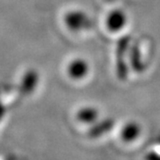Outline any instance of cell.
I'll return each mask as SVG.
<instances>
[{
  "instance_id": "1",
  "label": "cell",
  "mask_w": 160,
  "mask_h": 160,
  "mask_svg": "<svg viewBox=\"0 0 160 160\" xmlns=\"http://www.w3.org/2000/svg\"><path fill=\"white\" fill-rule=\"evenodd\" d=\"M127 15L120 9L113 10L107 15L105 24L108 30L111 32H116L122 30L127 24Z\"/></svg>"
},
{
  "instance_id": "2",
  "label": "cell",
  "mask_w": 160,
  "mask_h": 160,
  "mask_svg": "<svg viewBox=\"0 0 160 160\" xmlns=\"http://www.w3.org/2000/svg\"><path fill=\"white\" fill-rule=\"evenodd\" d=\"M67 72L72 79H82L89 72V65L83 59H74L68 64L67 68Z\"/></svg>"
},
{
  "instance_id": "3",
  "label": "cell",
  "mask_w": 160,
  "mask_h": 160,
  "mask_svg": "<svg viewBox=\"0 0 160 160\" xmlns=\"http://www.w3.org/2000/svg\"><path fill=\"white\" fill-rule=\"evenodd\" d=\"M66 23L72 30H81L90 24V21L81 12H70L66 16Z\"/></svg>"
},
{
  "instance_id": "4",
  "label": "cell",
  "mask_w": 160,
  "mask_h": 160,
  "mask_svg": "<svg viewBox=\"0 0 160 160\" xmlns=\"http://www.w3.org/2000/svg\"><path fill=\"white\" fill-rule=\"evenodd\" d=\"M141 134V127L134 121L128 122L121 129V138L123 142H133Z\"/></svg>"
},
{
  "instance_id": "5",
  "label": "cell",
  "mask_w": 160,
  "mask_h": 160,
  "mask_svg": "<svg viewBox=\"0 0 160 160\" xmlns=\"http://www.w3.org/2000/svg\"><path fill=\"white\" fill-rule=\"evenodd\" d=\"M98 112L96 108L86 106L81 109H79L76 114V119L84 123H92L98 120Z\"/></svg>"
},
{
  "instance_id": "6",
  "label": "cell",
  "mask_w": 160,
  "mask_h": 160,
  "mask_svg": "<svg viewBox=\"0 0 160 160\" xmlns=\"http://www.w3.org/2000/svg\"><path fill=\"white\" fill-rule=\"evenodd\" d=\"M146 160H160V154L154 152H152L146 155Z\"/></svg>"
}]
</instances>
